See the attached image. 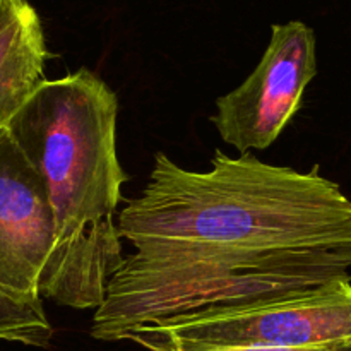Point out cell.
I'll return each mask as SVG.
<instances>
[{"label": "cell", "instance_id": "cell-1", "mask_svg": "<svg viewBox=\"0 0 351 351\" xmlns=\"http://www.w3.org/2000/svg\"><path fill=\"white\" fill-rule=\"evenodd\" d=\"M137 259L307 267L351 278V199L336 182L216 149L208 171L154 154L149 182L117 216Z\"/></svg>", "mask_w": 351, "mask_h": 351}, {"label": "cell", "instance_id": "cell-2", "mask_svg": "<svg viewBox=\"0 0 351 351\" xmlns=\"http://www.w3.org/2000/svg\"><path fill=\"white\" fill-rule=\"evenodd\" d=\"M119 99L81 67L45 79L5 129L36 170L79 308H98L122 264L117 209L127 173L117 154Z\"/></svg>", "mask_w": 351, "mask_h": 351}, {"label": "cell", "instance_id": "cell-3", "mask_svg": "<svg viewBox=\"0 0 351 351\" xmlns=\"http://www.w3.org/2000/svg\"><path fill=\"white\" fill-rule=\"evenodd\" d=\"M125 341L149 351L351 348V280L178 315Z\"/></svg>", "mask_w": 351, "mask_h": 351}, {"label": "cell", "instance_id": "cell-4", "mask_svg": "<svg viewBox=\"0 0 351 351\" xmlns=\"http://www.w3.org/2000/svg\"><path fill=\"white\" fill-rule=\"evenodd\" d=\"M0 290L79 308L43 184L7 129L0 130Z\"/></svg>", "mask_w": 351, "mask_h": 351}, {"label": "cell", "instance_id": "cell-5", "mask_svg": "<svg viewBox=\"0 0 351 351\" xmlns=\"http://www.w3.org/2000/svg\"><path fill=\"white\" fill-rule=\"evenodd\" d=\"M317 75L315 34L300 21L274 24L271 40L252 74L216 99L213 125L226 144L242 153L274 144L302 105Z\"/></svg>", "mask_w": 351, "mask_h": 351}, {"label": "cell", "instance_id": "cell-6", "mask_svg": "<svg viewBox=\"0 0 351 351\" xmlns=\"http://www.w3.org/2000/svg\"><path fill=\"white\" fill-rule=\"evenodd\" d=\"M43 27L27 0H0V130L45 81Z\"/></svg>", "mask_w": 351, "mask_h": 351}, {"label": "cell", "instance_id": "cell-7", "mask_svg": "<svg viewBox=\"0 0 351 351\" xmlns=\"http://www.w3.org/2000/svg\"><path fill=\"white\" fill-rule=\"evenodd\" d=\"M53 329L43 308V300L21 298L0 290V341L48 348Z\"/></svg>", "mask_w": 351, "mask_h": 351}, {"label": "cell", "instance_id": "cell-8", "mask_svg": "<svg viewBox=\"0 0 351 351\" xmlns=\"http://www.w3.org/2000/svg\"><path fill=\"white\" fill-rule=\"evenodd\" d=\"M194 351H351V348H329V350H271V348H216V350H194Z\"/></svg>", "mask_w": 351, "mask_h": 351}]
</instances>
